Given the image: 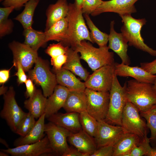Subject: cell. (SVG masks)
Instances as JSON below:
<instances>
[{
  "instance_id": "18",
  "label": "cell",
  "mask_w": 156,
  "mask_h": 156,
  "mask_svg": "<svg viewBox=\"0 0 156 156\" xmlns=\"http://www.w3.org/2000/svg\"><path fill=\"white\" fill-rule=\"evenodd\" d=\"M69 92L66 87L59 84L56 85L53 93L47 99L44 112L46 118L57 113L63 107Z\"/></svg>"
},
{
  "instance_id": "39",
  "label": "cell",
  "mask_w": 156,
  "mask_h": 156,
  "mask_svg": "<svg viewBox=\"0 0 156 156\" xmlns=\"http://www.w3.org/2000/svg\"><path fill=\"white\" fill-rule=\"evenodd\" d=\"M67 58V53L51 58V64L55 70H60L66 62Z\"/></svg>"
},
{
  "instance_id": "47",
  "label": "cell",
  "mask_w": 156,
  "mask_h": 156,
  "mask_svg": "<svg viewBox=\"0 0 156 156\" xmlns=\"http://www.w3.org/2000/svg\"><path fill=\"white\" fill-rule=\"evenodd\" d=\"M14 66H13L9 69H3L0 71V84H3L8 79L9 77L10 70L11 68Z\"/></svg>"
},
{
  "instance_id": "27",
  "label": "cell",
  "mask_w": 156,
  "mask_h": 156,
  "mask_svg": "<svg viewBox=\"0 0 156 156\" xmlns=\"http://www.w3.org/2000/svg\"><path fill=\"white\" fill-rule=\"evenodd\" d=\"M141 138L135 134L124 133L114 146L113 156H128L133 147L139 145Z\"/></svg>"
},
{
  "instance_id": "50",
  "label": "cell",
  "mask_w": 156,
  "mask_h": 156,
  "mask_svg": "<svg viewBox=\"0 0 156 156\" xmlns=\"http://www.w3.org/2000/svg\"><path fill=\"white\" fill-rule=\"evenodd\" d=\"M0 142L1 143L5 145L7 148H9L8 145L5 140L2 138H0Z\"/></svg>"
},
{
  "instance_id": "53",
  "label": "cell",
  "mask_w": 156,
  "mask_h": 156,
  "mask_svg": "<svg viewBox=\"0 0 156 156\" xmlns=\"http://www.w3.org/2000/svg\"><path fill=\"white\" fill-rule=\"evenodd\" d=\"M4 0H0V1L1 2H3Z\"/></svg>"
},
{
  "instance_id": "23",
  "label": "cell",
  "mask_w": 156,
  "mask_h": 156,
  "mask_svg": "<svg viewBox=\"0 0 156 156\" xmlns=\"http://www.w3.org/2000/svg\"><path fill=\"white\" fill-rule=\"evenodd\" d=\"M54 71L59 85L66 87L69 91H85L86 88L84 82L79 79L70 71L62 68Z\"/></svg>"
},
{
  "instance_id": "34",
  "label": "cell",
  "mask_w": 156,
  "mask_h": 156,
  "mask_svg": "<svg viewBox=\"0 0 156 156\" xmlns=\"http://www.w3.org/2000/svg\"><path fill=\"white\" fill-rule=\"evenodd\" d=\"M140 113V116L146 120L147 126L151 131L150 141L156 145V108Z\"/></svg>"
},
{
  "instance_id": "25",
  "label": "cell",
  "mask_w": 156,
  "mask_h": 156,
  "mask_svg": "<svg viewBox=\"0 0 156 156\" xmlns=\"http://www.w3.org/2000/svg\"><path fill=\"white\" fill-rule=\"evenodd\" d=\"M87 98L84 91H69L63 107L67 112L79 113L86 111Z\"/></svg>"
},
{
  "instance_id": "9",
  "label": "cell",
  "mask_w": 156,
  "mask_h": 156,
  "mask_svg": "<svg viewBox=\"0 0 156 156\" xmlns=\"http://www.w3.org/2000/svg\"><path fill=\"white\" fill-rule=\"evenodd\" d=\"M87 112L97 121L105 120L108 113L109 92H99L86 88Z\"/></svg>"
},
{
  "instance_id": "33",
  "label": "cell",
  "mask_w": 156,
  "mask_h": 156,
  "mask_svg": "<svg viewBox=\"0 0 156 156\" xmlns=\"http://www.w3.org/2000/svg\"><path fill=\"white\" fill-rule=\"evenodd\" d=\"M79 120L82 129L94 138L98 129V122L87 111L79 114Z\"/></svg>"
},
{
  "instance_id": "10",
  "label": "cell",
  "mask_w": 156,
  "mask_h": 156,
  "mask_svg": "<svg viewBox=\"0 0 156 156\" xmlns=\"http://www.w3.org/2000/svg\"><path fill=\"white\" fill-rule=\"evenodd\" d=\"M115 73V63L102 66L89 75L84 83L86 88L99 92H109Z\"/></svg>"
},
{
  "instance_id": "11",
  "label": "cell",
  "mask_w": 156,
  "mask_h": 156,
  "mask_svg": "<svg viewBox=\"0 0 156 156\" xmlns=\"http://www.w3.org/2000/svg\"><path fill=\"white\" fill-rule=\"evenodd\" d=\"M44 132L54 155L62 156L69 148L67 139L71 132L50 122L45 124Z\"/></svg>"
},
{
  "instance_id": "44",
  "label": "cell",
  "mask_w": 156,
  "mask_h": 156,
  "mask_svg": "<svg viewBox=\"0 0 156 156\" xmlns=\"http://www.w3.org/2000/svg\"><path fill=\"white\" fill-rule=\"evenodd\" d=\"M33 82L32 80L29 78L25 83L26 87L25 95L27 98H29L32 96L36 90Z\"/></svg>"
},
{
  "instance_id": "21",
  "label": "cell",
  "mask_w": 156,
  "mask_h": 156,
  "mask_svg": "<svg viewBox=\"0 0 156 156\" xmlns=\"http://www.w3.org/2000/svg\"><path fill=\"white\" fill-rule=\"evenodd\" d=\"M44 113L42 114L36 121L30 131L25 136L21 137L14 141V145L15 147L29 144L37 142L44 137L45 129Z\"/></svg>"
},
{
  "instance_id": "40",
  "label": "cell",
  "mask_w": 156,
  "mask_h": 156,
  "mask_svg": "<svg viewBox=\"0 0 156 156\" xmlns=\"http://www.w3.org/2000/svg\"><path fill=\"white\" fill-rule=\"evenodd\" d=\"M114 146H107L97 148L90 156H113Z\"/></svg>"
},
{
  "instance_id": "37",
  "label": "cell",
  "mask_w": 156,
  "mask_h": 156,
  "mask_svg": "<svg viewBox=\"0 0 156 156\" xmlns=\"http://www.w3.org/2000/svg\"><path fill=\"white\" fill-rule=\"evenodd\" d=\"M103 2L102 0H83L81 8L83 14H91Z\"/></svg>"
},
{
  "instance_id": "17",
  "label": "cell",
  "mask_w": 156,
  "mask_h": 156,
  "mask_svg": "<svg viewBox=\"0 0 156 156\" xmlns=\"http://www.w3.org/2000/svg\"><path fill=\"white\" fill-rule=\"evenodd\" d=\"M115 73L117 76L130 77L140 82L152 84L156 77L141 67L131 66L122 63H115Z\"/></svg>"
},
{
  "instance_id": "14",
  "label": "cell",
  "mask_w": 156,
  "mask_h": 156,
  "mask_svg": "<svg viewBox=\"0 0 156 156\" xmlns=\"http://www.w3.org/2000/svg\"><path fill=\"white\" fill-rule=\"evenodd\" d=\"M98 122L97 133L94 138L97 149L105 146H114L124 133L122 127L110 124L104 120Z\"/></svg>"
},
{
  "instance_id": "4",
  "label": "cell",
  "mask_w": 156,
  "mask_h": 156,
  "mask_svg": "<svg viewBox=\"0 0 156 156\" xmlns=\"http://www.w3.org/2000/svg\"><path fill=\"white\" fill-rule=\"evenodd\" d=\"M68 36L67 45L73 48L83 40L92 43L90 33L86 25L81 9L78 8L74 3L69 4Z\"/></svg>"
},
{
  "instance_id": "2",
  "label": "cell",
  "mask_w": 156,
  "mask_h": 156,
  "mask_svg": "<svg viewBox=\"0 0 156 156\" xmlns=\"http://www.w3.org/2000/svg\"><path fill=\"white\" fill-rule=\"evenodd\" d=\"M73 49L80 53L81 59L86 62L93 71L115 63L114 53L109 51L108 46L97 48L90 42L83 40Z\"/></svg>"
},
{
  "instance_id": "12",
  "label": "cell",
  "mask_w": 156,
  "mask_h": 156,
  "mask_svg": "<svg viewBox=\"0 0 156 156\" xmlns=\"http://www.w3.org/2000/svg\"><path fill=\"white\" fill-rule=\"evenodd\" d=\"M12 156H48L54 155L47 135L35 143L1 149Z\"/></svg>"
},
{
  "instance_id": "30",
  "label": "cell",
  "mask_w": 156,
  "mask_h": 156,
  "mask_svg": "<svg viewBox=\"0 0 156 156\" xmlns=\"http://www.w3.org/2000/svg\"><path fill=\"white\" fill-rule=\"evenodd\" d=\"M40 0H31L27 2L23 11L14 19L21 23L24 29L32 27L35 10Z\"/></svg>"
},
{
  "instance_id": "52",
  "label": "cell",
  "mask_w": 156,
  "mask_h": 156,
  "mask_svg": "<svg viewBox=\"0 0 156 156\" xmlns=\"http://www.w3.org/2000/svg\"><path fill=\"white\" fill-rule=\"evenodd\" d=\"M153 86L154 91L156 93V77L153 84Z\"/></svg>"
},
{
  "instance_id": "22",
  "label": "cell",
  "mask_w": 156,
  "mask_h": 156,
  "mask_svg": "<svg viewBox=\"0 0 156 156\" xmlns=\"http://www.w3.org/2000/svg\"><path fill=\"white\" fill-rule=\"evenodd\" d=\"M69 8L67 0H58L55 3L50 5L46 12L47 19L45 31L56 22L67 17Z\"/></svg>"
},
{
  "instance_id": "45",
  "label": "cell",
  "mask_w": 156,
  "mask_h": 156,
  "mask_svg": "<svg viewBox=\"0 0 156 156\" xmlns=\"http://www.w3.org/2000/svg\"><path fill=\"white\" fill-rule=\"evenodd\" d=\"M146 155V153L141 145L134 146L129 154L128 156H142Z\"/></svg>"
},
{
  "instance_id": "6",
  "label": "cell",
  "mask_w": 156,
  "mask_h": 156,
  "mask_svg": "<svg viewBox=\"0 0 156 156\" xmlns=\"http://www.w3.org/2000/svg\"><path fill=\"white\" fill-rule=\"evenodd\" d=\"M34 68L29 71L28 76L35 83L40 86L43 94L46 97L53 93L57 84L55 74L50 70L47 64L38 57L35 63Z\"/></svg>"
},
{
  "instance_id": "13",
  "label": "cell",
  "mask_w": 156,
  "mask_h": 156,
  "mask_svg": "<svg viewBox=\"0 0 156 156\" xmlns=\"http://www.w3.org/2000/svg\"><path fill=\"white\" fill-rule=\"evenodd\" d=\"M12 53L14 66L19 63L25 72L29 71L38 58L37 51L24 43L13 41L9 44Z\"/></svg>"
},
{
  "instance_id": "32",
  "label": "cell",
  "mask_w": 156,
  "mask_h": 156,
  "mask_svg": "<svg viewBox=\"0 0 156 156\" xmlns=\"http://www.w3.org/2000/svg\"><path fill=\"white\" fill-rule=\"evenodd\" d=\"M15 9L13 6L0 8V38L11 34L14 24L12 20L8 18L10 13Z\"/></svg>"
},
{
  "instance_id": "19",
  "label": "cell",
  "mask_w": 156,
  "mask_h": 156,
  "mask_svg": "<svg viewBox=\"0 0 156 156\" xmlns=\"http://www.w3.org/2000/svg\"><path fill=\"white\" fill-rule=\"evenodd\" d=\"M67 139L75 148L89 156L97 149L94 138L83 129L76 133H71Z\"/></svg>"
},
{
  "instance_id": "24",
  "label": "cell",
  "mask_w": 156,
  "mask_h": 156,
  "mask_svg": "<svg viewBox=\"0 0 156 156\" xmlns=\"http://www.w3.org/2000/svg\"><path fill=\"white\" fill-rule=\"evenodd\" d=\"M47 42L54 40L67 45L68 36V19L67 17L56 22L44 31Z\"/></svg>"
},
{
  "instance_id": "29",
  "label": "cell",
  "mask_w": 156,
  "mask_h": 156,
  "mask_svg": "<svg viewBox=\"0 0 156 156\" xmlns=\"http://www.w3.org/2000/svg\"><path fill=\"white\" fill-rule=\"evenodd\" d=\"M23 34L25 39L24 43L36 51H38L47 42L44 31L36 30L31 27L24 29Z\"/></svg>"
},
{
  "instance_id": "5",
  "label": "cell",
  "mask_w": 156,
  "mask_h": 156,
  "mask_svg": "<svg viewBox=\"0 0 156 156\" xmlns=\"http://www.w3.org/2000/svg\"><path fill=\"white\" fill-rule=\"evenodd\" d=\"M117 77L115 73L109 92V108L105 121L110 124L121 126L123 110L127 102L126 95L127 82L122 86Z\"/></svg>"
},
{
  "instance_id": "46",
  "label": "cell",
  "mask_w": 156,
  "mask_h": 156,
  "mask_svg": "<svg viewBox=\"0 0 156 156\" xmlns=\"http://www.w3.org/2000/svg\"><path fill=\"white\" fill-rule=\"evenodd\" d=\"M62 156H89L86 154L82 153L78 149L69 148Z\"/></svg>"
},
{
  "instance_id": "20",
  "label": "cell",
  "mask_w": 156,
  "mask_h": 156,
  "mask_svg": "<svg viewBox=\"0 0 156 156\" xmlns=\"http://www.w3.org/2000/svg\"><path fill=\"white\" fill-rule=\"evenodd\" d=\"M47 119L49 122L71 133H76L82 129L79 120V113L77 112L57 113Z\"/></svg>"
},
{
  "instance_id": "43",
  "label": "cell",
  "mask_w": 156,
  "mask_h": 156,
  "mask_svg": "<svg viewBox=\"0 0 156 156\" xmlns=\"http://www.w3.org/2000/svg\"><path fill=\"white\" fill-rule=\"evenodd\" d=\"M141 67L149 73L153 75L156 74V59L150 62L140 63Z\"/></svg>"
},
{
  "instance_id": "35",
  "label": "cell",
  "mask_w": 156,
  "mask_h": 156,
  "mask_svg": "<svg viewBox=\"0 0 156 156\" xmlns=\"http://www.w3.org/2000/svg\"><path fill=\"white\" fill-rule=\"evenodd\" d=\"M35 119L30 112L26 113L19 124L15 133L21 137L26 135L35 124Z\"/></svg>"
},
{
  "instance_id": "36",
  "label": "cell",
  "mask_w": 156,
  "mask_h": 156,
  "mask_svg": "<svg viewBox=\"0 0 156 156\" xmlns=\"http://www.w3.org/2000/svg\"><path fill=\"white\" fill-rule=\"evenodd\" d=\"M69 47L62 43L50 44L46 49L45 53L51 58L55 57L60 55L67 53Z\"/></svg>"
},
{
  "instance_id": "41",
  "label": "cell",
  "mask_w": 156,
  "mask_h": 156,
  "mask_svg": "<svg viewBox=\"0 0 156 156\" xmlns=\"http://www.w3.org/2000/svg\"><path fill=\"white\" fill-rule=\"evenodd\" d=\"M31 0H4L2 4L5 7L13 6L15 9H19L25 5L28 1Z\"/></svg>"
},
{
  "instance_id": "42",
  "label": "cell",
  "mask_w": 156,
  "mask_h": 156,
  "mask_svg": "<svg viewBox=\"0 0 156 156\" xmlns=\"http://www.w3.org/2000/svg\"><path fill=\"white\" fill-rule=\"evenodd\" d=\"M16 67L17 68V71L14 74L17 77V82L19 84L25 83L27 80V77L25 73V71L21 64L18 63Z\"/></svg>"
},
{
  "instance_id": "16",
  "label": "cell",
  "mask_w": 156,
  "mask_h": 156,
  "mask_svg": "<svg viewBox=\"0 0 156 156\" xmlns=\"http://www.w3.org/2000/svg\"><path fill=\"white\" fill-rule=\"evenodd\" d=\"M114 23V21L110 23L108 47L109 49L112 50L119 56L121 60L122 63L129 65L131 61L127 53L128 42L121 33H118L115 31Z\"/></svg>"
},
{
  "instance_id": "8",
  "label": "cell",
  "mask_w": 156,
  "mask_h": 156,
  "mask_svg": "<svg viewBox=\"0 0 156 156\" xmlns=\"http://www.w3.org/2000/svg\"><path fill=\"white\" fill-rule=\"evenodd\" d=\"M15 96V92L13 88L10 87L3 95V105L0 113L1 118L6 121L10 129L14 133L26 113L18 105Z\"/></svg>"
},
{
  "instance_id": "48",
  "label": "cell",
  "mask_w": 156,
  "mask_h": 156,
  "mask_svg": "<svg viewBox=\"0 0 156 156\" xmlns=\"http://www.w3.org/2000/svg\"><path fill=\"white\" fill-rule=\"evenodd\" d=\"M83 0H75L74 3L78 8L81 9Z\"/></svg>"
},
{
  "instance_id": "3",
  "label": "cell",
  "mask_w": 156,
  "mask_h": 156,
  "mask_svg": "<svg viewBox=\"0 0 156 156\" xmlns=\"http://www.w3.org/2000/svg\"><path fill=\"white\" fill-rule=\"evenodd\" d=\"M120 16L123 24L120 29L121 33L127 41L128 45L156 56V50L146 45L141 35L142 28L146 22L145 19H135L131 14Z\"/></svg>"
},
{
  "instance_id": "7",
  "label": "cell",
  "mask_w": 156,
  "mask_h": 156,
  "mask_svg": "<svg viewBox=\"0 0 156 156\" xmlns=\"http://www.w3.org/2000/svg\"><path fill=\"white\" fill-rule=\"evenodd\" d=\"M139 112L134 105L127 101L123 110L121 126L124 133L135 134L142 138L148 134V128Z\"/></svg>"
},
{
  "instance_id": "31",
  "label": "cell",
  "mask_w": 156,
  "mask_h": 156,
  "mask_svg": "<svg viewBox=\"0 0 156 156\" xmlns=\"http://www.w3.org/2000/svg\"><path fill=\"white\" fill-rule=\"evenodd\" d=\"M84 15L87 24L90 30V36L92 43H96L99 47L107 46L109 34L100 30L93 23L89 15Z\"/></svg>"
},
{
  "instance_id": "1",
  "label": "cell",
  "mask_w": 156,
  "mask_h": 156,
  "mask_svg": "<svg viewBox=\"0 0 156 156\" xmlns=\"http://www.w3.org/2000/svg\"><path fill=\"white\" fill-rule=\"evenodd\" d=\"M126 95L127 101L134 105L140 112L156 108V93L152 84L135 79L129 80L126 83Z\"/></svg>"
},
{
  "instance_id": "26",
  "label": "cell",
  "mask_w": 156,
  "mask_h": 156,
  "mask_svg": "<svg viewBox=\"0 0 156 156\" xmlns=\"http://www.w3.org/2000/svg\"><path fill=\"white\" fill-rule=\"evenodd\" d=\"M78 52L69 48L67 52V58L62 68L68 70L85 81L89 73L82 66Z\"/></svg>"
},
{
  "instance_id": "49",
  "label": "cell",
  "mask_w": 156,
  "mask_h": 156,
  "mask_svg": "<svg viewBox=\"0 0 156 156\" xmlns=\"http://www.w3.org/2000/svg\"><path fill=\"white\" fill-rule=\"evenodd\" d=\"M8 90L7 87H4L3 85L0 88V95H3L7 92Z\"/></svg>"
},
{
  "instance_id": "38",
  "label": "cell",
  "mask_w": 156,
  "mask_h": 156,
  "mask_svg": "<svg viewBox=\"0 0 156 156\" xmlns=\"http://www.w3.org/2000/svg\"><path fill=\"white\" fill-rule=\"evenodd\" d=\"M147 134L141 138L139 145H142L144 149L146 156H156V148L152 147L150 145V138L147 136Z\"/></svg>"
},
{
  "instance_id": "51",
  "label": "cell",
  "mask_w": 156,
  "mask_h": 156,
  "mask_svg": "<svg viewBox=\"0 0 156 156\" xmlns=\"http://www.w3.org/2000/svg\"><path fill=\"white\" fill-rule=\"evenodd\" d=\"M9 155L8 153L2 150L0 152V156H8Z\"/></svg>"
},
{
  "instance_id": "15",
  "label": "cell",
  "mask_w": 156,
  "mask_h": 156,
  "mask_svg": "<svg viewBox=\"0 0 156 156\" xmlns=\"http://www.w3.org/2000/svg\"><path fill=\"white\" fill-rule=\"evenodd\" d=\"M138 0H110L103 1L102 4L92 13L95 16L103 13L113 12L120 16L135 13L134 4Z\"/></svg>"
},
{
  "instance_id": "28",
  "label": "cell",
  "mask_w": 156,
  "mask_h": 156,
  "mask_svg": "<svg viewBox=\"0 0 156 156\" xmlns=\"http://www.w3.org/2000/svg\"><path fill=\"white\" fill-rule=\"evenodd\" d=\"M47 100L41 91L36 89L33 95L25 101L24 106L35 118L37 119L44 113Z\"/></svg>"
}]
</instances>
